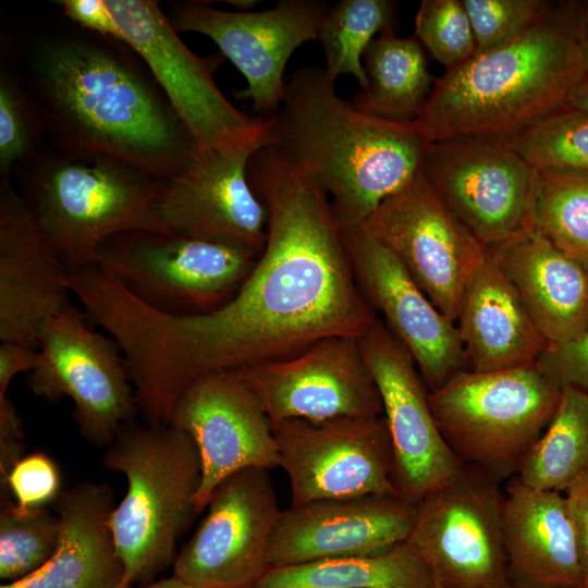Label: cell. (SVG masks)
Segmentation results:
<instances>
[{
    "instance_id": "42",
    "label": "cell",
    "mask_w": 588,
    "mask_h": 588,
    "mask_svg": "<svg viewBox=\"0 0 588 588\" xmlns=\"http://www.w3.org/2000/svg\"><path fill=\"white\" fill-rule=\"evenodd\" d=\"M577 534L583 588H588V473L564 492Z\"/></svg>"
},
{
    "instance_id": "4",
    "label": "cell",
    "mask_w": 588,
    "mask_h": 588,
    "mask_svg": "<svg viewBox=\"0 0 588 588\" xmlns=\"http://www.w3.org/2000/svg\"><path fill=\"white\" fill-rule=\"evenodd\" d=\"M583 2L561 1L518 37L446 69L414 121L430 142L510 138L567 106L585 77Z\"/></svg>"
},
{
    "instance_id": "45",
    "label": "cell",
    "mask_w": 588,
    "mask_h": 588,
    "mask_svg": "<svg viewBox=\"0 0 588 588\" xmlns=\"http://www.w3.org/2000/svg\"><path fill=\"white\" fill-rule=\"evenodd\" d=\"M580 53L585 77H588V1L583 2V32L580 38Z\"/></svg>"
},
{
    "instance_id": "21",
    "label": "cell",
    "mask_w": 588,
    "mask_h": 588,
    "mask_svg": "<svg viewBox=\"0 0 588 588\" xmlns=\"http://www.w3.org/2000/svg\"><path fill=\"white\" fill-rule=\"evenodd\" d=\"M357 284L413 356L429 392L467 369L455 322L417 285L399 258L362 229L342 230Z\"/></svg>"
},
{
    "instance_id": "49",
    "label": "cell",
    "mask_w": 588,
    "mask_h": 588,
    "mask_svg": "<svg viewBox=\"0 0 588 588\" xmlns=\"http://www.w3.org/2000/svg\"><path fill=\"white\" fill-rule=\"evenodd\" d=\"M0 588H20L16 581H9L5 584H2Z\"/></svg>"
},
{
    "instance_id": "11",
    "label": "cell",
    "mask_w": 588,
    "mask_h": 588,
    "mask_svg": "<svg viewBox=\"0 0 588 588\" xmlns=\"http://www.w3.org/2000/svg\"><path fill=\"white\" fill-rule=\"evenodd\" d=\"M502 504L499 481L464 465L417 502L406 542L442 588H501L511 581Z\"/></svg>"
},
{
    "instance_id": "2",
    "label": "cell",
    "mask_w": 588,
    "mask_h": 588,
    "mask_svg": "<svg viewBox=\"0 0 588 588\" xmlns=\"http://www.w3.org/2000/svg\"><path fill=\"white\" fill-rule=\"evenodd\" d=\"M112 39L78 26L36 36L19 79L52 147L172 177L191 162L196 143L149 70Z\"/></svg>"
},
{
    "instance_id": "36",
    "label": "cell",
    "mask_w": 588,
    "mask_h": 588,
    "mask_svg": "<svg viewBox=\"0 0 588 588\" xmlns=\"http://www.w3.org/2000/svg\"><path fill=\"white\" fill-rule=\"evenodd\" d=\"M415 34L446 69L465 62L476 50L463 0H422L415 17Z\"/></svg>"
},
{
    "instance_id": "14",
    "label": "cell",
    "mask_w": 588,
    "mask_h": 588,
    "mask_svg": "<svg viewBox=\"0 0 588 588\" xmlns=\"http://www.w3.org/2000/svg\"><path fill=\"white\" fill-rule=\"evenodd\" d=\"M264 468H245L213 490L207 512L173 563V576L195 588H249L269 568L281 515Z\"/></svg>"
},
{
    "instance_id": "23",
    "label": "cell",
    "mask_w": 588,
    "mask_h": 588,
    "mask_svg": "<svg viewBox=\"0 0 588 588\" xmlns=\"http://www.w3.org/2000/svg\"><path fill=\"white\" fill-rule=\"evenodd\" d=\"M68 271L15 186L0 182V340L38 348L71 302Z\"/></svg>"
},
{
    "instance_id": "46",
    "label": "cell",
    "mask_w": 588,
    "mask_h": 588,
    "mask_svg": "<svg viewBox=\"0 0 588 588\" xmlns=\"http://www.w3.org/2000/svg\"><path fill=\"white\" fill-rule=\"evenodd\" d=\"M143 588H195V587L172 575L169 578H163L158 581H151L145 585V587Z\"/></svg>"
},
{
    "instance_id": "39",
    "label": "cell",
    "mask_w": 588,
    "mask_h": 588,
    "mask_svg": "<svg viewBox=\"0 0 588 588\" xmlns=\"http://www.w3.org/2000/svg\"><path fill=\"white\" fill-rule=\"evenodd\" d=\"M535 364L559 388L588 394V328L574 340L548 345Z\"/></svg>"
},
{
    "instance_id": "17",
    "label": "cell",
    "mask_w": 588,
    "mask_h": 588,
    "mask_svg": "<svg viewBox=\"0 0 588 588\" xmlns=\"http://www.w3.org/2000/svg\"><path fill=\"white\" fill-rule=\"evenodd\" d=\"M168 425L186 432L199 453L197 514L230 475L245 468L279 467L272 421L238 371L212 372L193 380L176 399Z\"/></svg>"
},
{
    "instance_id": "20",
    "label": "cell",
    "mask_w": 588,
    "mask_h": 588,
    "mask_svg": "<svg viewBox=\"0 0 588 588\" xmlns=\"http://www.w3.org/2000/svg\"><path fill=\"white\" fill-rule=\"evenodd\" d=\"M260 146L197 147L181 172L162 181L151 206L156 221L169 232L242 243L261 253L268 212L246 171Z\"/></svg>"
},
{
    "instance_id": "18",
    "label": "cell",
    "mask_w": 588,
    "mask_h": 588,
    "mask_svg": "<svg viewBox=\"0 0 588 588\" xmlns=\"http://www.w3.org/2000/svg\"><path fill=\"white\" fill-rule=\"evenodd\" d=\"M359 342L382 401L393 451L394 483L403 498L418 502L464 464L434 421L429 391L413 356L380 317Z\"/></svg>"
},
{
    "instance_id": "40",
    "label": "cell",
    "mask_w": 588,
    "mask_h": 588,
    "mask_svg": "<svg viewBox=\"0 0 588 588\" xmlns=\"http://www.w3.org/2000/svg\"><path fill=\"white\" fill-rule=\"evenodd\" d=\"M58 3L64 16L82 29L121 40L119 25L105 0H61Z\"/></svg>"
},
{
    "instance_id": "37",
    "label": "cell",
    "mask_w": 588,
    "mask_h": 588,
    "mask_svg": "<svg viewBox=\"0 0 588 588\" xmlns=\"http://www.w3.org/2000/svg\"><path fill=\"white\" fill-rule=\"evenodd\" d=\"M476 50L481 52L518 37L551 10L544 0H463Z\"/></svg>"
},
{
    "instance_id": "22",
    "label": "cell",
    "mask_w": 588,
    "mask_h": 588,
    "mask_svg": "<svg viewBox=\"0 0 588 588\" xmlns=\"http://www.w3.org/2000/svg\"><path fill=\"white\" fill-rule=\"evenodd\" d=\"M416 513L417 502L396 495L291 505L275 525L270 567L387 551L407 540Z\"/></svg>"
},
{
    "instance_id": "28",
    "label": "cell",
    "mask_w": 588,
    "mask_h": 588,
    "mask_svg": "<svg viewBox=\"0 0 588 588\" xmlns=\"http://www.w3.org/2000/svg\"><path fill=\"white\" fill-rule=\"evenodd\" d=\"M363 62L367 86L353 97L352 106L375 118L414 122L434 84L420 44L388 29L369 44Z\"/></svg>"
},
{
    "instance_id": "3",
    "label": "cell",
    "mask_w": 588,
    "mask_h": 588,
    "mask_svg": "<svg viewBox=\"0 0 588 588\" xmlns=\"http://www.w3.org/2000/svg\"><path fill=\"white\" fill-rule=\"evenodd\" d=\"M272 143L328 195L341 230L359 228L420 171L431 144L415 122L367 115L341 98L323 69L304 66L285 82L268 119Z\"/></svg>"
},
{
    "instance_id": "50",
    "label": "cell",
    "mask_w": 588,
    "mask_h": 588,
    "mask_svg": "<svg viewBox=\"0 0 588 588\" xmlns=\"http://www.w3.org/2000/svg\"><path fill=\"white\" fill-rule=\"evenodd\" d=\"M429 588H442L434 579Z\"/></svg>"
},
{
    "instance_id": "32",
    "label": "cell",
    "mask_w": 588,
    "mask_h": 588,
    "mask_svg": "<svg viewBox=\"0 0 588 588\" xmlns=\"http://www.w3.org/2000/svg\"><path fill=\"white\" fill-rule=\"evenodd\" d=\"M396 2L390 0H341L329 5L318 28L326 59L323 68L335 83L340 75H353L362 89L367 86L363 54L376 34L392 29Z\"/></svg>"
},
{
    "instance_id": "1",
    "label": "cell",
    "mask_w": 588,
    "mask_h": 588,
    "mask_svg": "<svg viewBox=\"0 0 588 588\" xmlns=\"http://www.w3.org/2000/svg\"><path fill=\"white\" fill-rule=\"evenodd\" d=\"M247 179L268 212L266 243L237 293L216 310L157 311L107 282L93 321L121 348L139 414L168 424L196 378L285 359L331 336L360 338L377 314L355 279L327 193L285 152L265 143Z\"/></svg>"
},
{
    "instance_id": "31",
    "label": "cell",
    "mask_w": 588,
    "mask_h": 588,
    "mask_svg": "<svg viewBox=\"0 0 588 588\" xmlns=\"http://www.w3.org/2000/svg\"><path fill=\"white\" fill-rule=\"evenodd\" d=\"M530 226L588 269V173L536 169Z\"/></svg>"
},
{
    "instance_id": "15",
    "label": "cell",
    "mask_w": 588,
    "mask_h": 588,
    "mask_svg": "<svg viewBox=\"0 0 588 588\" xmlns=\"http://www.w3.org/2000/svg\"><path fill=\"white\" fill-rule=\"evenodd\" d=\"M329 4L320 0H280L262 11H226L208 1H182L168 17L175 30L209 37L246 79L235 93L250 99L258 118L268 120L279 111L285 82L283 73L292 53L316 40Z\"/></svg>"
},
{
    "instance_id": "43",
    "label": "cell",
    "mask_w": 588,
    "mask_h": 588,
    "mask_svg": "<svg viewBox=\"0 0 588 588\" xmlns=\"http://www.w3.org/2000/svg\"><path fill=\"white\" fill-rule=\"evenodd\" d=\"M38 359V350L26 345L0 343V397L7 396L12 379L21 372L32 371Z\"/></svg>"
},
{
    "instance_id": "30",
    "label": "cell",
    "mask_w": 588,
    "mask_h": 588,
    "mask_svg": "<svg viewBox=\"0 0 588 588\" xmlns=\"http://www.w3.org/2000/svg\"><path fill=\"white\" fill-rule=\"evenodd\" d=\"M588 473V394L564 387L548 427L522 462L515 478L523 485L565 492Z\"/></svg>"
},
{
    "instance_id": "35",
    "label": "cell",
    "mask_w": 588,
    "mask_h": 588,
    "mask_svg": "<svg viewBox=\"0 0 588 588\" xmlns=\"http://www.w3.org/2000/svg\"><path fill=\"white\" fill-rule=\"evenodd\" d=\"M47 138L41 113L16 75L1 66L0 74V182L33 159Z\"/></svg>"
},
{
    "instance_id": "19",
    "label": "cell",
    "mask_w": 588,
    "mask_h": 588,
    "mask_svg": "<svg viewBox=\"0 0 588 588\" xmlns=\"http://www.w3.org/2000/svg\"><path fill=\"white\" fill-rule=\"evenodd\" d=\"M238 372L272 422L383 415L359 338H326L292 357Z\"/></svg>"
},
{
    "instance_id": "27",
    "label": "cell",
    "mask_w": 588,
    "mask_h": 588,
    "mask_svg": "<svg viewBox=\"0 0 588 588\" xmlns=\"http://www.w3.org/2000/svg\"><path fill=\"white\" fill-rule=\"evenodd\" d=\"M455 326L467 369L476 372L535 364L549 345L490 253L463 294Z\"/></svg>"
},
{
    "instance_id": "48",
    "label": "cell",
    "mask_w": 588,
    "mask_h": 588,
    "mask_svg": "<svg viewBox=\"0 0 588 588\" xmlns=\"http://www.w3.org/2000/svg\"><path fill=\"white\" fill-rule=\"evenodd\" d=\"M501 588H548V587L523 585V584H516V583L510 581L509 584L502 586Z\"/></svg>"
},
{
    "instance_id": "9",
    "label": "cell",
    "mask_w": 588,
    "mask_h": 588,
    "mask_svg": "<svg viewBox=\"0 0 588 588\" xmlns=\"http://www.w3.org/2000/svg\"><path fill=\"white\" fill-rule=\"evenodd\" d=\"M127 45L149 70L199 149L262 145L268 120L236 108L213 74L221 53L199 57L180 39L156 1L105 0Z\"/></svg>"
},
{
    "instance_id": "7",
    "label": "cell",
    "mask_w": 588,
    "mask_h": 588,
    "mask_svg": "<svg viewBox=\"0 0 588 588\" xmlns=\"http://www.w3.org/2000/svg\"><path fill=\"white\" fill-rule=\"evenodd\" d=\"M560 396L561 388L531 364L493 372L462 370L429 392L428 402L457 458L500 482L516 476Z\"/></svg>"
},
{
    "instance_id": "12",
    "label": "cell",
    "mask_w": 588,
    "mask_h": 588,
    "mask_svg": "<svg viewBox=\"0 0 588 588\" xmlns=\"http://www.w3.org/2000/svg\"><path fill=\"white\" fill-rule=\"evenodd\" d=\"M389 248L431 303L455 322L463 294L489 254L421 172L359 226Z\"/></svg>"
},
{
    "instance_id": "24",
    "label": "cell",
    "mask_w": 588,
    "mask_h": 588,
    "mask_svg": "<svg viewBox=\"0 0 588 588\" xmlns=\"http://www.w3.org/2000/svg\"><path fill=\"white\" fill-rule=\"evenodd\" d=\"M502 532L510 579L548 588H583L575 522L563 492L513 477L503 493Z\"/></svg>"
},
{
    "instance_id": "34",
    "label": "cell",
    "mask_w": 588,
    "mask_h": 588,
    "mask_svg": "<svg viewBox=\"0 0 588 588\" xmlns=\"http://www.w3.org/2000/svg\"><path fill=\"white\" fill-rule=\"evenodd\" d=\"M502 140L535 169L588 173V111L564 107Z\"/></svg>"
},
{
    "instance_id": "6",
    "label": "cell",
    "mask_w": 588,
    "mask_h": 588,
    "mask_svg": "<svg viewBox=\"0 0 588 588\" xmlns=\"http://www.w3.org/2000/svg\"><path fill=\"white\" fill-rule=\"evenodd\" d=\"M127 481L110 528L127 579L149 584L176 558L177 539L196 513L201 464L193 439L171 425L123 424L102 456Z\"/></svg>"
},
{
    "instance_id": "26",
    "label": "cell",
    "mask_w": 588,
    "mask_h": 588,
    "mask_svg": "<svg viewBox=\"0 0 588 588\" xmlns=\"http://www.w3.org/2000/svg\"><path fill=\"white\" fill-rule=\"evenodd\" d=\"M51 506L60 522L57 550L41 568L16 581L20 588H133L109 524L110 486L78 482L62 490Z\"/></svg>"
},
{
    "instance_id": "10",
    "label": "cell",
    "mask_w": 588,
    "mask_h": 588,
    "mask_svg": "<svg viewBox=\"0 0 588 588\" xmlns=\"http://www.w3.org/2000/svg\"><path fill=\"white\" fill-rule=\"evenodd\" d=\"M86 317L70 303L44 326L37 364L26 379L29 390L49 402L69 397L81 436L107 448L139 411L121 348Z\"/></svg>"
},
{
    "instance_id": "25",
    "label": "cell",
    "mask_w": 588,
    "mask_h": 588,
    "mask_svg": "<svg viewBox=\"0 0 588 588\" xmlns=\"http://www.w3.org/2000/svg\"><path fill=\"white\" fill-rule=\"evenodd\" d=\"M489 253L549 345L574 340L588 328V269L540 232L526 228Z\"/></svg>"
},
{
    "instance_id": "13",
    "label": "cell",
    "mask_w": 588,
    "mask_h": 588,
    "mask_svg": "<svg viewBox=\"0 0 588 588\" xmlns=\"http://www.w3.org/2000/svg\"><path fill=\"white\" fill-rule=\"evenodd\" d=\"M291 505L366 495L402 497L383 415L272 422Z\"/></svg>"
},
{
    "instance_id": "8",
    "label": "cell",
    "mask_w": 588,
    "mask_h": 588,
    "mask_svg": "<svg viewBox=\"0 0 588 588\" xmlns=\"http://www.w3.org/2000/svg\"><path fill=\"white\" fill-rule=\"evenodd\" d=\"M259 254L231 241L131 230L107 238L96 252L95 264L146 306L192 316L229 302Z\"/></svg>"
},
{
    "instance_id": "16",
    "label": "cell",
    "mask_w": 588,
    "mask_h": 588,
    "mask_svg": "<svg viewBox=\"0 0 588 588\" xmlns=\"http://www.w3.org/2000/svg\"><path fill=\"white\" fill-rule=\"evenodd\" d=\"M420 172L488 248L530 226L536 169L502 139L431 143Z\"/></svg>"
},
{
    "instance_id": "5",
    "label": "cell",
    "mask_w": 588,
    "mask_h": 588,
    "mask_svg": "<svg viewBox=\"0 0 588 588\" xmlns=\"http://www.w3.org/2000/svg\"><path fill=\"white\" fill-rule=\"evenodd\" d=\"M17 169L19 192L66 271L95 264L112 235L166 231L151 210L163 179L128 162L51 146Z\"/></svg>"
},
{
    "instance_id": "41",
    "label": "cell",
    "mask_w": 588,
    "mask_h": 588,
    "mask_svg": "<svg viewBox=\"0 0 588 588\" xmlns=\"http://www.w3.org/2000/svg\"><path fill=\"white\" fill-rule=\"evenodd\" d=\"M24 428L13 402L0 397V483L13 465L24 456Z\"/></svg>"
},
{
    "instance_id": "47",
    "label": "cell",
    "mask_w": 588,
    "mask_h": 588,
    "mask_svg": "<svg viewBox=\"0 0 588 588\" xmlns=\"http://www.w3.org/2000/svg\"><path fill=\"white\" fill-rule=\"evenodd\" d=\"M233 7L237 8L238 11H248L249 8L254 7L257 1H254V0H245V1H242V0H233V1H229Z\"/></svg>"
},
{
    "instance_id": "33",
    "label": "cell",
    "mask_w": 588,
    "mask_h": 588,
    "mask_svg": "<svg viewBox=\"0 0 588 588\" xmlns=\"http://www.w3.org/2000/svg\"><path fill=\"white\" fill-rule=\"evenodd\" d=\"M60 522L47 507L19 513L13 501L0 511V577L17 581L41 568L54 554Z\"/></svg>"
},
{
    "instance_id": "44",
    "label": "cell",
    "mask_w": 588,
    "mask_h": 588,
    "mask_svg": "<svg viewBox=\"0 0 588 588\" xmlns=\"http://www.w3.org/2000/svg\"><path fill=\"white\" fill-rule=\"evenodd\" d=\"M566 107L588 111V77H584L574 88Z\"/></svg>"
},
{
    "instance_id": "29",
    "label": "cell",
    "mask_w": 588,
    "mask_h": 588,
    "mask_svg": "<svg viewBox=\"0 0 588 588\" xmlns=\"http://www.w3.org/2000/svg\"><path fill=\"white\" fill-rule=\"evenodd\" d=\"M433 578L406 542L357 556L270 567L249 588H429Z\"/></svg>"
},
{
    "instance_id": "38",
    "label": "cell",
    "mask_w": 588,
    "mask_h": 588,
    "mask_svg": "<svg viewBox=\"0 0 588 588\" xmlns=\"http://www.w3.org/2000/svg\"><path fill=\"white\" fill-rule=\"evenodd\" d=\"M0 485L1 499L8 501L11 493L15 510L22 514L52 504L62 491L59 467L44 452L24 455Z\"/></svg>"
}]
</instances>
